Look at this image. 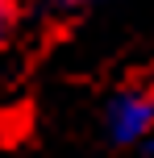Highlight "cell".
Segmentation results:
<instances>
[{
  "label": "cell",
  "mask_w": 154,
  "mask_h": 158,
  "mask_svg": "<svg viewBox=\"0 0 154 158\" xmlns=\"http://www.w3.org/2000/svg\"><path fill=\"white\" fill-rule=\"evenodd\" d=\"M104 125H108V137L117 146H133V142H146L154 133V96L150 92H138V87H125L108 100V112H104Z\"/></svg>",
  "instance_id": "obj_1"
},
{
  "label": "cell",
  "mask_w": 154,
  "mask_h": 158,
  "mask_svg": "<svg viewBox=\"0 0 154 158\" xmlns=\"http://www.w3.org/2000/svg\"><path fill=\"white\" fill-rule=\"evenodd\" d=\"M13 29V0H0V38Z\"/></svg>",
  "instance_id": "obj_2"
},
{
  "label": "cell",
  "mask_w": 154,
  "mask_h": 158,
  "mask_svg": "<svg viewBox=\"0 0 154 158\" xmlns=\"http://www.w3.org/2000/svg\"><path fill=\"white\" fill-rule=\"evenodd\" d=\"M142 150H146V158H154V133L146 137V142H142Z\"/></svg>",
  "instance_id": "obj_3"
},
{
  "label": "cell",
  "mask_w": 154,
  "mask_h": 158,
  "mask_svg": "<svg viewBox=\"0 0 154 158\" xmlns=\"http://www.w3.org/2000/svg\"><path fill=\"white\" fill-rule=\"evenodd\" d=\"M63 4H67V8H75V4H83V0H63Z\"/></svg>",
  "instance_id": "obj_4"
},
{
  "label": "cell",
  "mask_w": 154,
  "mask_h": 158,
  "mask_svg": "<svg viewBox=\"0 0 154 158\" xmlns=\"http://www.w3.org/2000/svg\"><path fill=\"white\" fill-rule=\"evenodd\" d=\"M150 96H154V83H150Z\"/></svg>",
  "instance_id": "obj_5"
}]
</instances>
